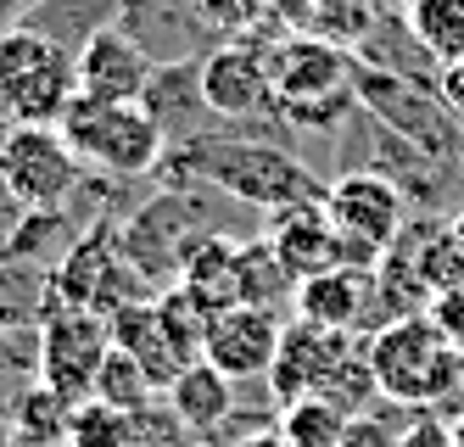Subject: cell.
Masks as SVG:
<instances>
[{"label": "cell", "mask_w": 464, "mask_h": 447, "mask_svg": "<svg viewBox=\"0 0 464 447\" xmlns=\"http://www.w3.org/2000/svg\"><path fill=\"white\" fill-rule=\"evenodd\" d=\"M151 67L157 62L129 40L123 28H102L79 51V95H95V101H140Z\"/></svg>", "instance_id": "19"}, {"label": "cell", "mask_w": 464, "mask_h": 447, "mask_svg": "<svg viewBox=\"0 0 464 447\" xmlns=\"http://www.w3.org/2000/svg\"><path fill=\"white\" fill-rule=\"evenodd\" d=\"M347 425H353V414L342 403H330L324 392L285 403V414H280V431H285L291 447H342Z\"/></svg>", "instance_id": "28"}, {"label": "cell", "mask_w": 464, "mask_h": 447, "mask_svg": "<svg viewBox=\"0 0 464 447\" xmlns=\"http://www.w3.org/2000/svg\"><path fill=\"white\" fill-rule=\"evenodd\" d=\"M430 84H437V95H442V107L464 123V62H442L437 67V79H430Z\"/></svg>", "instance_id": "34"}, {"label": "cell", "mask_w": 464, "mask_h": 447, "mask_svg": "<svg viewBox=\"0 0 464 447\" xmlns=\"http://www.w3.org/2000/svg\"><path fill=\"white\" fill-rule=\"evenodd\" d=\"M162 168H169L174 190L208 185V190H224V196L246 201V208H263V213L296 208V201H324V190H330V185H319L314 168L296 162L285 146L236 141V134H196L185 146H169Z\"/></svg>", "instance_id": "1"}, {"label": "cell", "mask_w": 464, "mask_h": 447, "mask_svg": "<svg viewBox=\"0 0 464 447\" xmlns=\"http://www.w3.org/2000/svg\"><path fill=\"white\" fill-rule=\"evenodd\" d=\"M79 101V51L40 28H6L0 34V118L12 123H62Z\"/></svg>", "instance_id": "4"}, {"label": "cell", "mask_w": 464, "mask_h": 447, "mask_svg": "<svg viewBox=\"0 0 464 447\" xmlns=\"http://www.w3.org/2000/svg\"><path fill=\"white\" fill-rule=\"evenodd\" d=\"M90 397H102V403H112V408H123V414H140V408L157 397V381L129 358L123 347H107V358H102V374H95V392Z\"/></svg>", "instance_id": "30"}, {"label": "cell", "mask_w": 464, "mask_h": 447, "mask_svg": "<svg viewBox=\"0 0 464 447\" xmlns=\"http://www.w3.org/2000/svg\"><path fill=\"white\" fill-rule=\"evenodd\" d=\"M397 447H453V425L448 420H414L403 436H397Z\"/></svg>", "instance_id": "35"}, {"label": "cell", "mask_w": 464, "mask_h": 447, "mask_svg": "<svg viewBox=\"0 0 464 447\" xmlns=\"http://www.w3.org/2000/svg\"><path fill=\"white\" fill-rule=\"evenodd\" d=\"M342 447H397V431H392L386 420H375V414H353Z\"/></svg>", "instance_id": "33"}, {"label": "cell", "mask_w": 464, "mask_h": 447, "mask_svg": "<svg viewBox=\"0 0 464 447\" xmlns=\"http://www.w3.org/2000/svg\"><path fill=\"white\" fill-rule=\"evenodd\" d=\"M112 347V325L107 314H84V307H51L45 330H40V381L68 397L84 403L95 392V374Z\"/></svg>", "instance_id": "11"}, {"label": "cell", "mask_w": 464, "mask_h": 447, "mask_svg": "<svg viewBox=\"0 0 464 447\" xmlns=\"http://www.w3.org/2000/svg\"><path fill=\"white\" fill-rule=\"evenodd\" d=\"M135 280L140 274L129 268L118 229L95 224L84 240H73L62 268L51 274V307H84V314H112V307L135 302Z\"/></svg>", "instance_id": "10"}, {"label": "cell", "mask_w": 464, "mask_h": 447, "mask_svg": "<svg viewBox=\"0 0 464 447\" xmlns=\"http://www.w3.org/2000/svg\"><path fill=\"white\" fill-rule=\"evenodd\" d=\"M202 95L213 118L246 123L257 112L275 107V79H269V51H257L252 40H218L202 56Z\"/></svg>", "instance_id": "14"}, {"label": "cell", "mask_w": 464, "mask_h": 447, "mask_svg": "<svg viewBox=\"0 0 464 447\" xmlns=\"http://www.w3.org/2000/svg\"><path fill=\"white\" fill-rule=\"evenodd\" d=\"M375 28L370 0H308V34H324L336 45H358Z\"/></svg>", "instance_id": "31"}, {"label": "cell", "mask_w": 464, "mask_h": 447, "mask_svg": "<svg viewBox=\"0 0 464 447\" xmlns=\"http://www.w3.org/2000/svg\"><path fill=\"white\" fill-rule=\"evenodd\" d=\"M140 107L151 112V123L162 129V141H169V146H185V141H196V134H208L213 107H208V95H202V56H196V62H162V67H151Z\"/></svg>", "instance_id": "18"}, {"label": "cell", "mask_w": 464, "mask_h": 447, "mask_svg": "<svg viewBox=\"0 0 464 447\" xmlns=\"http://www.w3.org/2000/svg\"><path fill=\"white\" fill-rule=\"evenodd\" d=\"M107 325H112V347H123L129 358H135L151 381H157V392H169L174 374L185 364H196V358H185V347L169 335V325H162V314H157V302H123V307H112V314H107Z\"/></svg>", "instance_id": "20"}, {"label": "cell", "mask_w": 464, "mask_h": 447, "mask_svg": "<svg viewBox=\"0 0 464 447\" xmlns=\"http://www.w3.org/2000/svg\"><path fill=\"white\" fill-rule=\"evenodd\" d=\"M370 369L386 403H409V408H430L453 392H464V353L430 325L425 314H403L386 319L370 335Z\"/></svg>", "instance_id": "3"}, {"label": "cell", "mask_w": 464, "mask_h": 447, "mask_svg": "<svg viewBox=\"0 0 464 447\" xmlns=\"http://www.w3.org/2000/svg\"><path fill=\"white\" fill-rule=\"evenodd\" d=\"M56 129L68 134L73 157L90 174H107V180H140L151 168H162V157H169V141H162V129L151 123V112L140 101L79 95Z\"/></svg>", "instance_id": "6"}, {"label": "cell", "mask_w": 464, "mask_h": 447, "mask_svg": "<svg viewBox=\"0 0 464 447\" xmlns=\"http://www.w3.org/2000/svg\"><path fill=\"white\" fill-rule=\"evenodd\" d=\"M397 258L414 268V280L437 296L448 286H464V240L453 235V224H437V219H420L397 235Z\"/></svg>", "instance_id": "22"}, {"label": "cell", "mask_w": 464, "mask_h": 447, "mask_svg": "<svg viewBox=\"0 0 464 447\" xmlns=\"http://www.w3.org/2000/svg\"><path fill=\"white\" fill-rule=\"evenodd\" d=\"M140 414H123V408L102 403V397H84L73 403L68 414V442L62 447H135L140 442Z\"/></svg>", "instance_id": "29"}, {"label": "cell", "mask_w": 464, "mask_h": 447, "mask_svg": "<svg viewBox=\"0 0 464 447\" xmlns=\"http://www.w3.org/2000/svg\"><path fill=\"white\" fill-rule=\"evenodd\" d=\"M118 28L157 67L162 62H196L224 40L213 28V17H208V0H123Z\"/></svg>", "instance_id": "12"}, {"label": "cell", "mask_w": 464, "mask_h": 447, "mask_svg": "<svg viewBox=\"0 0 464 447\" xmlns=\"http://www.w3.org/2000/svg\"><path fill=\"white\" fill-rule=\"evenodd\" d=\"M347 353H353V335H347V330H324V325L296 319V325H285L280 353H275V364H269V392H275L280 403L314 397V392H324L330 374L342 369Z\"/></svg>", "instance_id": "15"}, {"label": "cell", "mask_w": 464, "mask_h": 447, "mask_svg": "<svg viewBox=\"0 0 464 447\" xmlns=\"http://www.w3.org/2000/svg\"><path fill=\"white\" fill-rule=\"evenodd\" d=\"M285 325L275 319V307H252V302H229L208 319L202 335V358L229 374V381H269V364L280 353Z\"/></svg>", "instance_id": "13"}, {"label": "cell", "mask_w": 464, "mask_h": 447, "mask_svg": "<svg viewBox=\"0 0 464 447\" xmlns=\"http://www.w3.org/2000/svg\"><path fill=\"white\" fill-rule=\"evenodd\" d=\"M28 6H34V0H0V34H6V28H17Z\"/></svg>", "instance_id": "37"}, {"label": "cell", "mask_w": 464, "mask_h": 447, "mask_svg": "<svg viewBox=\"0 0 464 447\" xmlns=\"http://www.w3.org/2000/svg\"><path fill=\"white\" fill-rule=\"evenodd\" d=\"M0 123H6V118H0Z\"/></svg>", "instance_id": "42"}, {"label": "cell", "mask_w": 464, "mask_h": 447, "mask_svg": "<svg viewBox=\"0 0 464 447\" xmlns=\"http://www.w3.org/2000/svg\"><path fill=\"white\" fill-rule=\"evenodd\" d=\"M135 447H157V442H135Z\"/></svg>", "instance_id": "41"}, {"label": "cell", "mask_w": 464, "mask_h": 447, "mask_svg": "<svg viewBox=\"0 0 464 447\" xmlns=\"http://www.w3.org/2000/svg\"><path fill=\"white\" fill-rule=\"evenodd\" d=\"M90 168L73 157L56 123H12L0 141V190L28 213H56Z\"/></svg>", "instance_id": "8"}, {"label": "cell", "mask_w": 464, "mask_h": 447, "mask_svg": "<svg viewBox=\"0 0 464 447\" xmlns=\"http://www.w3.org/2000/svg\"><path fill=\"white\" fill-rule=\"evenodd\" d=\"M437 79V73H430ZM430 79L414 73H392L381 62H363L353 67V90H358V107L370 112L386 134L409 141L414 151H425L430 162H459L464 157V123L442 107V95Z\"/></svg>", "instance_id": "5"}, {"label": "cell", "mask_w": 464, "mask_h": 447, "mask_svg": "<svg viewBox=\"0 0 464 447\" xmlns=\"http://www.w3.org/2000/svg\"><path fill=\"white\" fill-rule=\"evenodd\" d=\"M453 235H459V240H464V208H459V213H453Z\"/></svg>", "instance_id": "40"}, {"label": "cell", "mask_w": 464, "mask_h": 447, "mask_svg": "<svg viewBox=\"0 0 464 447\" xmlns=\"http://www.w3.org/2000/svg\"><path fill=\"white\" fill-rule=\"evenodd\" d=\"M236 447H291V442H285V431L275 425V431H252V436H241Z\"/></svg>", "instance_id": "36"}, {"label": "cell", "mask_w": 464, "mask_h": 447, "mask_svg": "<svg viewBox=\"0 0 464 447\" xmlns=\"http://www.w3.org/2000/svg\"><path fill=\"white\" fill-rule=\"evenodd\" d=\"M403 28L414 34V45L430 56V67L464 62V0H409Z\"/></svg>", "instance_id": "25"}, {"label": "cell", "mask_w": 464, "mask_h": 447, "mask_svg": "<svg viewBox=\"0 0 464 447\" xmlns=\"http://www.w3.org/2000/svg\"><path fill=\"white\" fill-rule=\"evenodd\" d=\"M370 6H375V12H397V17H403V12H409V0H370Z\"/></svg>", "instance_id": "38"}, {"label": "cell", "mask_w": 464, "mask_h": 447, "mask_svg": "<svg viewBox=\"0 0 464 447\" xmlns=\"http://www.w3.org/2000/svg\"><path fill=\"white\" fill-rule=\"evenodd\" d=\"M162 397H169L174 425H185L190 436H202V431H213V425L229 420V408H236V381L218 374L208 358H196V364H185L174 374V386L162 392Z\"/></svg>", "instance_id": "21"}, {"label": "cell", "mask_w": 464, "mask_h": 447, "mask_svg": "<svg viewBox=\"0 0 464 447\" xmlns=\"http://www.w3.org/2000/svg\"><path fill=\"white\" fill-rule=\"evenodd\" d=\"M269 247L285 263L291 280H314V274H330V268L347 263L342 229H336V219H330L324 201H296V208H280L275 224H269Z\"/></svg>", "instance_id": "17"}, {"label": "cell", "mask_w": 464, "mask_h": 447, "mask_svg": "<svg viewBox=\"0 0 464 447\" xmlns=\"http://www.w3.org/2000/svg\"><path fill=\"white\" fill-rule=\"evenodd\" d=\"M68 414H73V403L56 397L45 381L34 392H23L12 403V436H17V447H56V442H68Z\"/></svg>", "instance_id": "27"}, {"label": "cell", "mask_w": 464, "mask_h": 447, "mask_svg": "<svg viewBox=\"0 0 464 447\" xmlns=\"http://www.w3.org/2000/svg\"><path fill=\"white\" fill-rule=\"evenodd\" d=\"M296 319L324 325V330H363V325H386L381 314V291H375V268H330L314 280H296Z\"/></svg>", "instance_id": "16"}, {"label": "cell", "mask_w": 464, "mask_h": 447, "mask_svg": "<svg viewBox=\"0 0 464 447\" xmlns=\"http://www.w3.org/2000/svg\"><path fill=\"white\" fill-rule=\"evenodd\" d=\"M353 67H358V56L336 40H324V34H285L269 51V79H275L269 112L291 129L336 134L358 107Z\"/></svg>", "instance_id": "2"}, {"label": "cell", "mask_w": 464, "mask_h": 447, "mask_svg": "<svg viewBox=\"0 0 464 447\" xmlns=\"http://www.w3.org/2000/svg\"><path fill=\"white\" fill-rule=\"evenodd\" d=\"M324 208L342 229L353 268H375L397 247V235L409 229V196L381 168H347V174H336L324 190Z\"/></svg>", "instance_id": "7"}, {"label": "cell", "mask_w": 464, "mask_h": 447, "mask_svg": "<svg viewBox=\"0 0 464 447\" xmlns=\"http://www.w3.org/2000/svg\"><path fill=\"white\" fill-rule=\"evenodd\" d=\"M236 247H241V240H229V235L213 229L208 240H196L185 268H179V286H190L196 296L213 307V314L236 302Z\"/></svg>", "instance_id": "24"}, {"label": "cell", "mask_w": 464, "mask_h": 447, "mask_svg": "<svg viewBox=\"0 0 464 447\" xmlns=\"http://www.w3.org/2000/svg\"><path fill=\"white\" fill-rule=\"evenodd\" d=\"M425 319L437 325V330H442V335L453 341V347L464 353V286H448V291H437V296H430Z\"/></svg>", "instance_id": "32"}, {"label": "cell", "mask_w": 464, "mask_h": 447, "mask_svg": "<svg viewBox=\"0 0 464 447\" xmlns=\"http://www.w3.org/2000/svg\"><path fill=\"white\" fill-rule=\"evenodd\" d=\"M213 229H218L213 213L190 190H169V196H151L146 208L118 229V247H123L129 268H135L140 280H169V274L185 268L196 240H208Z\"/></svg>", "instance_id": "9"}, {"label": "cell", "mask_w": 464, "mask_h": 447, "mask_svg": "<svg viewBox=\"0 0 464 447\" xmlns=\"http://www.w3.org/2000/svg\"><path fill=\"white\" fill-rule=\"evenodd\" d=\"M448 425H453V447H464V414H459V420H448Z\"/></svg>", "instance_id": "39"}, {"label": "cell", "mask_w": 464, "mask_h": 447, "mask_svg": "<svg viewBox=\"0 0 464 447\" xmlns=\"http://www.w3.org/2000/svg\"><path fill=\"white\" fill-rule=\"evenodd\" d=\"M118 12H123V0H34L23 12V23L62 40L68 51H84L102 28H118Z\"/></svg>", "instance_id": "23"}, {"label": "cell", "mask_w": 464, "mask_h": 447, "mask_svg": "<svg viewBox=\"0 0 464 447\" xmlns=\"http://www.w3.org/2000/svg\"><path fill=\"white\" fill-rule=\"evenodd\" d=\"M285 296H296V280L285 274V263L275 258L269 235L241 240V247H236V302L275 307V302H285Z\"/></svg>", "instance_id": "26"}]
</instances>
